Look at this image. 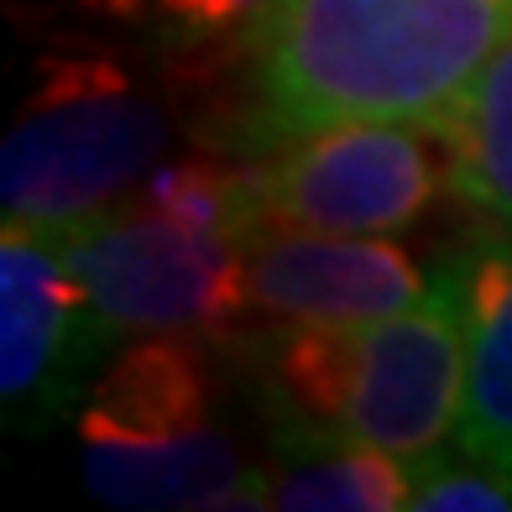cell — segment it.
<instances>
[{"mask_svg": "<svg viewBox=\"0 0 512 512\" xmlns=\"http://www.w3.org/2000/svg\"><path fill=\"white\" fill-rule=\"evenodd\" d=\"M79 476L105 507H272V476L220 429H183L162 439L79 434Z\"/></svg>", "mask_w": 512, "mask_h": 512, "instance_id": "cell-8", "label": "cell"}, {"mask_svg": "<svg viewBox=\"0 0 512 512\" xmlns=\"http://www.w3.org/2000/svg\"><path fill=\"white\" fill-rule=\"evenodd\" d=\"M434 136L450 157V189L486 215L512 220V37L486 58Z\"/></svg>", "mask_w": 512, "mask_h": 512, "instance_id": "cell-12", "label": "cell"}, {"mask_svg": "<svg viewBox=\"0 0 512 512\" xmlns=\"http://www.w3.org/2000/svg\"><path fill=\"white\" fill-rule=\"evenodd\" d=\"M507 251H512V220H507Z\"/></svg>", "mask_w": 512, "mask_h": 512, "instance_id": "cell-16", "label": "cell"}, {"mask_svg": "<svg viewBox=\"0 0 512 512\" xmlns=\"http://www.w3.org/2000/svg\"><path fill=\"white\" fill-rule=\"evenodd\" d=\"M418 471L377 445L330 429L298 434L283 450V471H272V507L288 512H398L413 507Z\"/></svg>", "mask_w": 512, "mask_h": 512, "instance_id": "cell-11", "label": "cell"}, {"mask_svg": "<svg viewBox=\"0 0 512 512\" xmlns=\"http://www.w3.org/2000/svg\"><path fill=\"white\" fill-rule=\"evenodd\" d=\"M471 345H465V408L455 445L465 460L512 471V251L476 256L460 277Z\"/></svg>", "mask_w": 512, "mask_h": 512, "instance_id": "cell-10", "label": "cell"}, {"mask_svg": "<svg viewBox=\"0 0 512 512\" xmlns=\"http://www.w3.org/2000/svg\"><path fill=\"white\" fill-rule=\"evenodd\" d=\"M173 142V121L142 79L100 53H53L0 147L6 220L79 230L147 189Z\"/></svg>", "mask_w": 512, "mask_h": 512, "instance_id": "cell-2", "label": "cell"}, {"mask_svg": "<svg viewBox=\"0 0 512 512\" xmlns=\"http://www.w3.org/2000/svg\"><path fill=\"white\" fill-rule=\"evenodd\" d=\"M110 324L84 298L53 230L6 220L0 241V403L11 418H53Z\"/></svg>", "mask_w": 512, "mask_h": 512, "instance_id": "cell-6", "label": "cell"}, {"mask_svg": "<svg viewBox=\"0 0 512 512\" xmlns=\"http://www.w3.org/2000/svg\"><path fill=\"white\" fill-rule=\"evenodd\" d=\"M147 209L168 215L189 230H204V236H230L246 241V230L262 220V194L256 183L241 178L236 168H225L220 157H178L162 162V168L147 178Z\"/></svg>", "mask_w": 512, "mask_h": 512, "instance_id": "cell-13", "label": "cell"}, {"mask_svg": "<svg viewBox=\"0 0 512 512\" xmlns=\"http://www.w3.org/2000/svg\"><path fill=\"white\" fill-rule=\"evenodd\" d=\"M246 304L283 324H371L429 298L408 251L330 230H277L241 246Z\"/></svg>", "mask_w": 512, "mask_h": 512, "instance_id": "cell-7", "label": "cell"}, {"mask_svg": "<svg viewBox=\"0 0 512 512\" xmlns=\"http://www.w3.org/2000/svg\"><path fill=\"white\" fill-rule=\"evenodd\" d=\"M209 424V361L189 335H147L121 351L79 413V434L162 439Z\"/></svg>", "mask_w": 512, "mask_h": 512, "instance_id": "cell-9", "label": "cell"}, {"mask_svg": "<svg viewBox=\"0 0 512 512\" xmlns=\"http://www.w3.org/2000/svg\"><path fill=\"white\" fill-rule=\"evenodd\" d=\"M429 136L403 121H345L298 136V147L256 178L262 220L330 236L408 230L434 199Z\"/></svg>", "mask_w": 512, "mask_h": 512, "instance_id": "cell-4", "label": "cell"}, {"mask_svg": "<svg viewBox=\"0 0 512 512\" xmlns=\"http://www.w3.org/2000/svg\"><path fill=\"white\" fill-rule=\"evenodd\" d=\"M53 236L110 335H220L251 309L241 241L204 236L147 204Z\"/></svg>", "mask_w": 512, "mask_h": 512, "instance_id": "cell-3", "label": "cell"}, {"mask_svg": "<svg viewBox=\"0 0 512 512\" xmlns=\"http://www.w3.org/2000/svg\"><path fill=\"white\" fill-rule=\"evenodd\" d=\"M465 298L455 283L413 309L356 324L340 434L424 465L465 408Z\"/></svg>", "mask_w": 512, "mask_h": 512, "instance_id": "cell-5", "label": "cell"}, {"mask_svg": "<svg viewBox=\"0 0 512 512\" xmlns=\"http://www.w3.org/2000/svg\"><path fill=\"white\" fill-rule=\"evenodd\" d=\"M413 507L418 512H512V471L486 460L471 465H413Z\"/></svg>", "mask_w": 512, "mask_h": 512, "instance_id": "cell-15", "label": "cell"}, {"mask_svg": "<svg viewBox=\"0 0 512 512\" xmlns=\"http://www.w3.org/2000/svg\"><path fill=\"white\" fill-rule=\"evenodd\" d=\"M89 6L189 42V37H225L246 27V21L267 11V0H89Z\"/></svg>", "mask_w": 512, "mask_h": 512, "instance_id": "cell-14", "label": "cell"}, {"mask_svg": "<svg viewBox=\"0 0 512 512\" xmlns=\"http://www.w3.org/2000/svg\"><path fill=\"white\" fill-rule=\"evenodd\" d=\"M512 37V0H267L256 89L272 136L345 121L434 131Z\"/></svg>", "mask_w": 512, "mask_h": 512, "instance_id": "cell-1", "label": "cell"}]
</instances>
